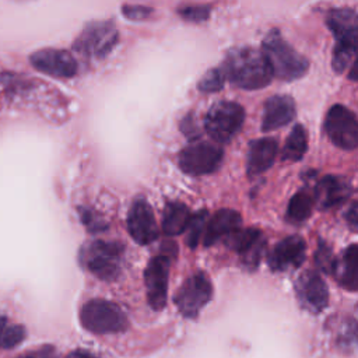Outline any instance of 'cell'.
Wrapping results in <instances>:
<instances>
[{"label": "cell", "instance_id": "1", "mask_svg": "<svg viewBox=\"0 0 358 358\" xmlns=\"http://www.w3.org/2000/svg\"><path fill=\"white\" fill-rule=\"evenodd\" d=\"M221 70L224 77L243 90L264 88L273 78L263 52L250 46L229 50Z\"/></svg>", "mask_w": 358, "mask_h": 358}, {"label": "cell", "instance_id": "2", "mask_svg": "<svg viewBox=\"0 0 358 358\" xmlns=\"http://www.w3.org/2000/svg\"><path fill=\"white\" fill-rule=\"evenodd\" d=\"M263 55L270 66L273 77L284 81H292L305 76L309 62L299 55L280 34L273 29L263 41Z\"/></svg>", "mask_w": 358, "mask_h": 358}, {"label": "cell", "instance_id": "3", "mask_svg": "<svg viewBox=\"0 0 358 358\" xmlns=\"http://www.w3.org/2000/svg\"><path fill=\"white\" fill-rule=\"evenodd\" d=\"M124 248L119 242L92 241L87 242L78 253L80 264L102 281H113L119 277Z\"/></svg>", "mask_w": 358, "mask_h": 358}, {"label": "cell", "instance_id": "4", "mask_svg": "<svg viewBox=\"0 0 358 358\" xmlns=\"http://www.w3.org/2000/svg\"><path fill=\"white\" fill-rule=\"evenodd\" d=\"M81 326L94 334L122 333L129 327L126 313L119 305L106 299H91L81 306Z\"/></svg>", "mask_w": 358, "mask_h": 358}, {"label": "cell", "instance_id": "5", "mask_svg": "<svg viewBox=\"0 0 358 358\" xmlns=\"http://www.w3.org/2000/svg\"><path fill=\"white\" fill-rule=\"evenodd\" d=\"M245 120L243 108L231 101L213 105L204 119L207 134L217 143H229L241 130Z\"/></svg>", "mask_w": 358, "mask_h": 358}, {"label": "cell", "instance_id": "6", "mask_svg": "<svg viewBox=\"0 0 358 358\" xmlns=\"http://www.w3.org/2000/svg\"><path fill=\"white\" fill-rule=\"evenodd\" d=\"M213 296V285L206 273L197 271L192 274L178 288L173 302L179 313L187 319L199 316L200 310L210 302Z\"/></svg>", "mask_w": 358, "mask_h": 358}, {"label": "cell", "instance_id": "7", "mask_svg": "<svg viewBox=\"0 0 358 358\" xmlns=\"http://www.w3.org/2000/svg\"><path fill=\"white\" fill-rule=\"evenodd\" d=\"M117 42V31L110 21H96L88 24L77 36L73 48L77 53L92 57H105Z\"/></svg>", "mask_w": 358, "mask_h": 358}, {"label": "cell", "instance_id": "8", "mask_svg": "<svg viewBox=\"0 0 358 358\" xmlns=\"http://www.w3.org/2000/svg\"><path fill=\"white\" fill-rule=\"evenodd\" d=\"M324 129L334 145L352 151L358 145V122L352 110L344 105H333L327 112Z\"/></svg>", "mask_w": 358, "mask_h": 358}, {"label": "cell", "instance_id": "9", "mask_svg": "<svg viewBox=\"0 0 358 358\" xmlns=\"http://www.w3.org/2000/svg\"><path fill=\"white\" fill-rule=\"evenodd\" d=\"M222 162V150L211 143L197 141L185 147L179 154L180 169L192 176L215 172Z\"/></svg>", "mask_w": 358, "mask_h": 358}, {"label": "cell", "instance_id": "10", "mask_svg": "<svg viewBox=\"0 0 358 358\" xmlns=\"http://www.w3.org/2000/svg\"><path fill=\"white\" fill-rule=\"evenodd\" d=\"M169 255L154 256L144 270V284L147 289L148 305L154 310L164 309L168 294V275H169Z\"/></svg>", "mask_w": 358, "mask_h": 358}, {"label": "cell", "instance_id": "11", "mask_svg": "<svg viewBox=\"0 0 358 358\" xmlns=\"http://www.w3.org/2000/svg\"><path fill=\"white\" fill-rule=\"evenodd\" d=\"M29 63L38 71L56 78H70L77 74V62L63 49H39L29 56Z\"/></svg>", "mask_w": 358, "mask_h": 358}, {"label": "cell", "instance_id": "12", "mask_svg": "<svg viewBox=\"0 0 358 358\" xmlns=\"http://www.w3.org/2000/svg\"><path fill=\"white\" fill-rule=\"evenodd\" d=\"M295 294L299 305L310 313L322 312L329 303V288L324 280L312 270H306L298 277Z\"/></svg>", "mask_w": 358, "mask_h": 358}, {"label": "cell", "instance_id": "13", "mask_svg": "<svg viewBox=\"0 0 358 358\" xmlns=\"http://www.w3.org/2000/svg\"><path fill=\"white\" fill-rule=\"evenodd\" d=\"M127 231L140 245H148L158 238V225L151 206L144 199H137L127 214Z\"/></svg>", "mask_w": 358, "mask_h": 358}, {"label": "cell", "instance_id": "14", "mask_svg": "<svg viewBox=\"0 0 358 358\" xmlns=\"http://www.w3.org/2000/svg\"><path fill=\"white\" fill-rule=\"evenodd\" d=\"M306 253V243L299 235H291L281 239L268 253L267 264L273 271H287L298 268Z\"/></svg>", "mask_w": 358, "mask_h": 358}, {"label": "cell", "instance_id": "15", "mask_svg": "<svg viewBox=\"0 0 358 358\" xmlns=\"http://www.w3.org/2000/svg\"><path fill=\"white\" fill-rule=\"evenodd\" d=\"M326 24L337 39L336 46L357 49L358 21L357 14L351 8L331 10L326 18Z\"/></svg>", "mask_w": 358, "mask_h": 358}, {"label": "cell", "instance_id": "16", "mask_svg": "<svg viewBox=\"0 0 358 358\" xmlns=\"http://www.w3.org/2000/svg\"><path fill=\"white\" fill-rule=\"evenodd\" d=\"M295 102L288 95H274L264 103L262 130L273 131L288 124L295 117Z\"/></svg>", "mask_w": 358, "mask_h": 358}, {"label": "cell", "instance_id": "17", "mask_svg": "<svg viewBox=\"0 0 358 358\" xmlns=\"http://www.w3.org/2000/svg\"><path fill=\"white\" fill-rule=\"evenodd\" d=\"M351 185L343 176L327 175L315 189V200L320 208H331L343 204L351 194Z\"/></svg>", "mask_w": 358, "mask_h": 358}, {"label": "cell", "instance_id": "18", "mask_svg": "<svg viewBox=\"0 0 358 358\" xmlns=\"http://www.w3.org/2000/svg\"><path fill=\"white\" fill-rule=\"evenodd\" d=\"M242 222L241 214L231 208L218 210L210 220L206 222L203 232V245L206 248L214 245L221 238L227 236L229 232L239 228Z\"/></svg>", "mask_w": 358, "mask_h": 358}, {"label": "cell", "instance_id": "19", "mask_svg": "<svg viewBox=\"0 0 358 358\" xmlns=\"http://www.w3.org/2000/svg\"><path fill=\"white\" fill-rule=\"evenodd\" d=\"M278 152V143L274 138L264 137L253 140L249 145L248 152V166L246 171L249 176H256L267 171Z\"/></svg>", "mask_w": 358, "mask_h": 358}, {"label": "cell", "instance_id": "20", "mask_svg": "<svg viewBox=\"0 0 358 358\" xmlns=\"http://www.w3.org/2000/svg\"><path fill=\"white\" fill-rule=\"evenodd\" d=\"M331 274L347 291L358 289V246L355 243L344 250L340 260H336Z\"/></svg>", "mask_w": 358, "mask_h": 358}, {"label": "cell", "instance_id": "21", "mask_svg": "<svg viewBox=\"0 0 358 358\" xmlns=\"http://www.w3.org/2000/svg\"><path fill=\"white\" fill-rule=\"evenodd\" d=\"M190 220V211L180 201H169L162 215V229L166 235L175 236L185 232Z\"/></svg>", "mask_w": 358, "mask_h": 358}, {"label": "cell", "instance_id": "22", "mask_svg": "<svg viewBox=\"0 0 358 358\" xmlns=\"http://www.w3.org/2000/svg\"><path fill=\"white\" fill-rule=\"evenodd\" d=\"M225 245L239 253L241 256L246 255L252 248H255L263 238L262 232L256 228H236L224 236Z\"/></svg>", "mask_w": 358, "mask_h": 358}, {"label": "cell", "instance_id": "23", "mask_svg": "<svg viewBox=\"0 0 358 358\" xmlns=\"http://www.w3.org/2000/svg\"><path fill=\"white\" fill-rule=\"evenodd\" d=\"M308 150V134L303 126L296 124L288 134V138L281 151V161L296 162L303 158Z\"/></svg>", "mask_w": 358, "mask_h": 358}, {"label": "cell", "instance_id": "24", "mask_svg": "<svg viewBox=\"0 0 358 358\" xmlns=\"http://www.w3.org/2000/svg\"><path fill=\"white\" fill-rule=\"evenodd\" d=\"M312 208H313V197L306 190H299L291 197L288 203L287 220L294 224L303 222L305 220L309 218Z\"/></svg>", "mask_w": 358, "mask_h": 358}, {"label": "cell", "instance_id": "25", "mask_svg": "<svg viewBox=\"0 0 358 358\" xmlns=\"http://www.w3.org/2000/svg\"><path fill=\"white\" fill-rule=\"evenodd\" d=\"M27 337V330L22 324L10 323L8 319L0 315V348H14Z\"/></svg>", "mask_w": 358, "mask_h": 358}, {"label": "cell", "instance_id": "26", "mask_svg": "<svg viewBox=\"0 0 358 358\" xmlns=\"http://www.w3.org/2000/svg\"><path fill=\"white\" fill-rule=\"evenodd\" d=\"M207 222V211H197L196 214L190 215V220L187 222V227L185 231H187L186 235V243L189 248L194 249L201 238V234L204 232V227Z\"/></svg>", "mask_w": 358, "mask_h": 358}, {"label": "cell", "instance_id": "27", "mask_svg": "<svg viewBox=\"0 0 358 358\" xmlns=\"http://www.w3.org/2000/svg\"><path fill=\"white\" fill-rule=\"evenodd\" d=\"M224 73L221 69L208 70L197 84V88L203 92H217L224 87Z\"/></svg>", "mask_w": 358, "mask_h": 358}, {"label": "cell", "instance_id": "28", "mask_svg": "<svg viewBox=\"0 0 358 358\" xmlns=\"http://www.w3.org/2000/svg\"><path fill=\"white\" fill-rule=\"evenodd\" d=\"M179 15L190 22H201L206 21L210 17L211 7L210 6H200V4H193V6H185L178 10Z\"/></svg>", "mask_w": 358, "mask_h": 358}, {"label": "cell", "instance_id": "29", "mask_svg": "<svg viewBox=\"0 0 358 358\" xmlns=\"http://www.w3.org/2000/svg\"><path fill=\"white\" fill-rule=\"evenodd\" d=\"M316 263H317V266H319L323 271H326V273H331V271H333L336 259L333 257L331 250H330L329 246L320 243V246H319V249H317V253H316Z\"/></svg>", "mask_w": 358, "mask_h": 358}, {"label": "cell", "instance_id": "30", "mask_svg": "<svg viewBox=\"0 0 358 358\" xmlns=\"http://www.w3.org/2000/svg\"><path fill=\"white\" fill-rule=\"evenodd\" d=\"M78 211H80L81 221L88 228V231L96 232V231H102L105 228V224L102 222V220L99 217H96L94 214V211H91L88 208H83V207H80Z\"/></svg>", "mask_w": 358, "mask_h": 358}, {"label": "cell", "instance_id": "31", "mask_svg": "<svg viewBox=\"0 0 358 358\" xmlns=\"http://www.w3.org/2000/svg\"><path fill=\"white\" fill-rule=\"evenodd\" d=\"M122 13L126 15V18L129 20H134V21H141L150 17V14L152 13V8L145 7V6H123L122 7Z\"/></svg>", "mask_w": 358, "mask_h": 358}, {"label": "cell", "instance_id": "32", "mask_svg": "<svg viewBox=\"0 0 358 358\" xmlns=\"http://www.w3.org/2000/svg\"><path fill=\"white\" fill-rule=\"evenodd\" d=\"M56 350L52 345H42L28 352H24L18 358H56Z\"/></svg>", "mask_w": 358, "mask_h": 358}, {"label": "cell", "instance_id": "33", "mask_svg": "<svg viewBox=\"0 0 358 358\" xmlns=\"http://www.w3.org/2000/svg\"><path fill=\"white\" fill-rule=\"evenodd\" d=\"M345 220L352 231H357L358 228V204L357 201H352L350 208L345 213Z\"/></svg>", "mask_w": 358, "mask_h": 358}, {"label": "cell", "instance_id": "34", "mask_svg": "<svg viewBox=\"0 0 358 358\" xmlns=\"http://www.w3.org/2000/svg\"><path fill=\"white\" fill-rule=\"evenodd\" d=\"M66 358H98V357L85 350H76V351L70 352Z\"/></svg>", "mask_w": 358, "mask_h": 358}]
</instances>
